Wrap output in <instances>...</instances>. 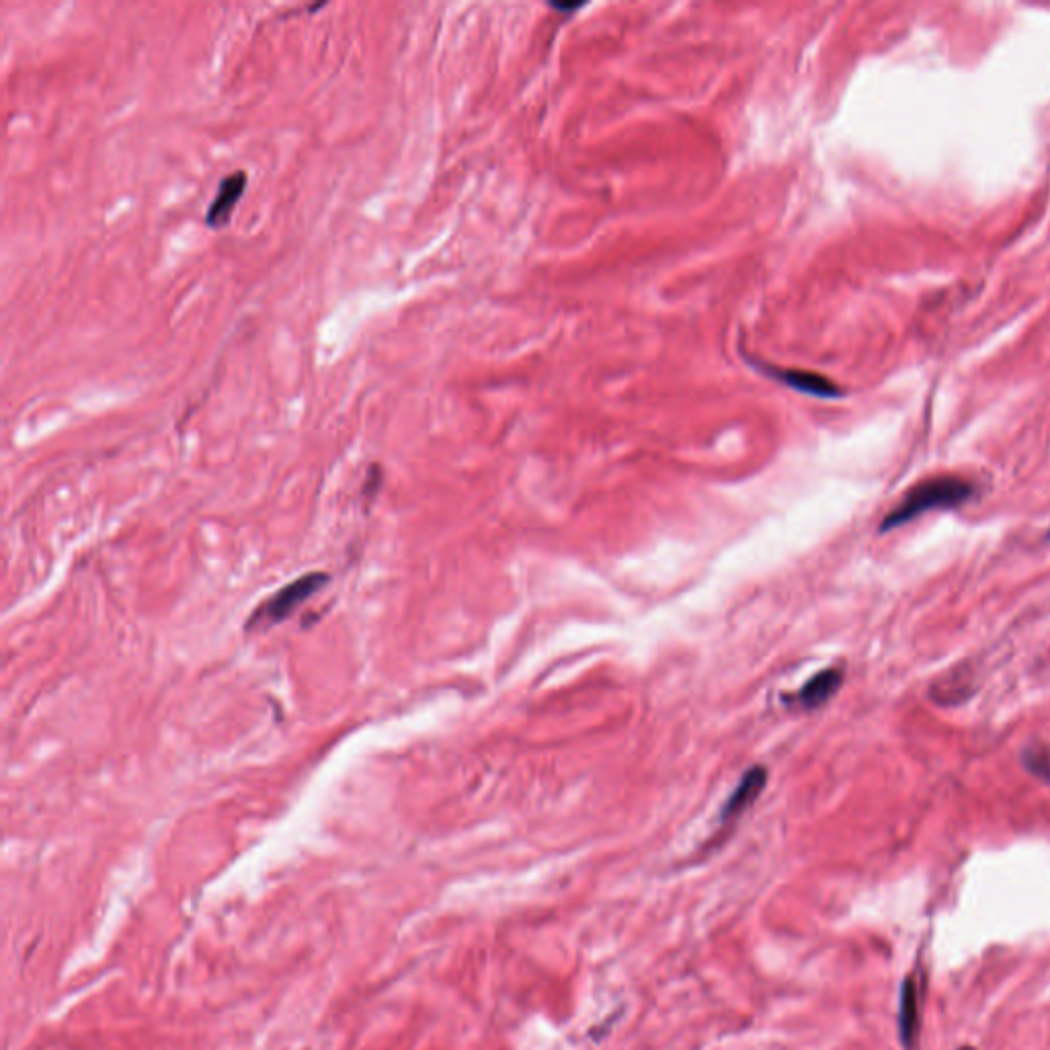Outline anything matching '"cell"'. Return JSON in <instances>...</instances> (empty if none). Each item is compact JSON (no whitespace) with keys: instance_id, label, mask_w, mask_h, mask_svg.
I'll list each match as a JSON object with an SVG mask.
<instances>
[{"instance_id":"1","label":"cell","mask_w":1050,"mask_h":1050,"mask_svg":"<svg viewBox=\"0 0 1050 1050\" xmlns=\"http://www.w3.org/2000/svg\"><path fill=\"white\" fill-rule=\"evenodd\" d=\"M975 487L968 480L960 476H934L917 482L913 489L907 491V495L901 499V503L886 513L878 532L886 534L891 530L901 528V525L921 517L927 511L934 509H954L973 499Z\"/></svg>"},{"instance_id":"2","label":"cell","mask_w":1050,"mask_h":1050,"mask_svg":"<svg viewBox=\"0 0 1050 1050\" xmlns=\"http://www.w3.org/2000/svg\"><path fill=\"white\" fill-rule=\"evenodd\" d=\"M327 583H329V575L320 573V571L306 573V575L294 579L292 583H288L286 587H281L279 591H275L271 597H267L259 605V608L251 614L249 622L245 624V630L249 634H253V632H263L269 626L286 622L300 608V605H304L312 595H316Z\"/></svg>"},{"instance_id":"3","label":"cell","mask_w":1050,"mask_h":1050,"mask_svg":"<svg viewBox=\"0 0 1050 1050\" xmlns=\"http://www.w3.org/2000/svg\"><path fill=\"white\" fill-rule=\"evenodd\" d=\"M247 185H249V173L242 169H236L222 177L212 204L208 206V212H206V226L210 230L220 232L232 222L234 210L240 204L242 195H245Z\"/></svg>"},{"instance_id":"4","label":"cell","mask_w":1050,"mask_h":1050,"mask_svg":"<svg viewBox=\"0 0 1050 1050\" xmlns=\"http://www.w3.org/2000/svg\"><path fill=\"white\" fill-rule=\"evenodd\" d=\"M765 784H767V770H765L763 765H753L751 770H747L743 774V778L737 784L735 792L731 794V798L726 800V804L722 806L720 823L722 825L735 823L747 809H751V804L759 798V794L763 792Z\"/></svg>"},{"instance_id":"5","label":"cell","mask_w":1050,"mask_h":1050,"mask_svg":"<svg viewBox=\"0 0 1050 1050\" xmlns=\"http://www.w3.org/2000/svg\"><path fill=\"white\" fill-rule=\"evenodd\" d=\"M921 983L915 977H907L901 989V1012H899V1030L901 1042L907 1050L917 1048L919 1028H921Z\"/></svg>"},{"instance_id":"6","label":"cell","mask_w":1050,"mask_h":1050,"mask_svg":"<svg viewBox=\"0 0 1050 1050\" xmlns=\"http://www.w3.org/2000/svg\"><path fill=\"white\" fill-rule=\"evenodd\" d=\"M843 673L839 669H823L802 685L796 700L806 710H817L825 706L841 688Z\"/></svg>"},{"instance_id":"7","label":"cell","mask_w":1050,"mask_h":1050,"mask_svg":"<svg viewBox=\"0 0 1050 1050\" xmlns=\"http://www.w3.org/2000/svg\"><path fill=\"white\" fill-rule=\"evenodd\" d=\"M1020 759L1030 776L1050 786V745H1042V743L1028 745L1022 751Z\"/></svg>"},{"instance_id":"8","label":"cell","mask_w":1050,"mask_h":1050,"mask_svg":"<svg viewBox=\"0 0 1050 1050\" xmlns=\"http://www.w3.org/2000/svg\"><path fill=\"white\" fill-rule=\"evenodd\" d=\"M792 388H798L802 392H811L815 396H837L839 390L825 380L823 376L815 374H800V372H788V378H784Z\"/></svg>"}]
</instances>
